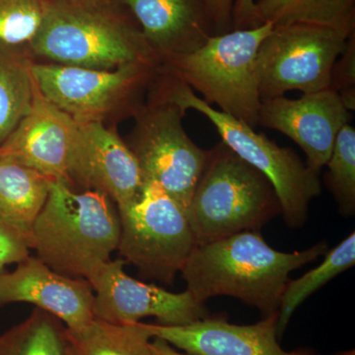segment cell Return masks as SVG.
<instances>
[{
    "instance_id": "cell-17",
    "label": "cell",
    "mask_w": 355,
    "mask_h": 355,
    "mask_svg": "<svg viewBox=\"0 0 355 355\" xmlns=\"http://www.w3.org/2000/svg\"><path fill=\"white\" fill-rule=\"evenodd\" d=\"M120 1L139 23L159 64L197 51L216 35L203 0Z\"/></svg>"
},
{
    "instance_id": "cell-2",
    "label": "cell",
    "mask_w": 355,
    "mask_h": 355,
    "mask_svg": "<svg viewBox=\"0 0 355 355\" xmlns=\"http://www.w3.org/2000/svg\"><path fill=\"white\" fill-rule=\"evenodd\" d=\"M120 236V214L111 198L55 180L28 238L37 258L51 270L89 282L112 260Z\"/></svg>"
},
{
    "instance_id": "cell-18",
    "label": "cell",
    "mask_w": 355,
    "mask_h": 355,
    "mask_svg": "<svg viewBox=\"0 0 355 355\" xmlns=\"http://www.w3.org/2000/svg\"><path fill=\"white\" fill-rule=\"evenodd\" d=\"M53 181L29 166L0 154V219L29 237Z\"/></svg>"
},
{
    "instance_id": "cell-10",
    "label": "cell",
    "mask_w": 355,
    "mask_h": 355,
    "mask_svg": "<svg viewBox=\"0 0 355 355\" xmlns=\"http://www.w3.org/2000/svg\"><path fill=\"white\" fill-rule=\"evenodd\" d=\"M347 40L319 26L273 27L257 53L261 99L280 97L291 90L312 94L330 88L331 70Z\"/></svg>"
},
{
    "instance_id": "cell-3",
    "label": "cell",
    "mask_w": 355,
    "mask_h": 355,
    "mask_svg": "<svg viewBox=\"0 0 355 355\" xmlns=\"http://www.w3.org/2000/svg\"><path fill=\"white\" fill-rule=\"evenodd\" d=\"M34 62L112 70L132 62L159 64L139 27L111 6L46 0L43 22L29 46Z\"/></svg>"
},
{
    "instance_id": "cell-7",
    "label": "cell",
    "mask_w": 355,
    "mask_h": 355,
    "mask_svg": "<svg viewBox=\"0 0 355 355\" xmlns=\"http://www.w3.org/2000/svg\"><path fill=\"white\" fill-rule=\"evenodd\" d=\"M159 67L139 62L97 70L34 62L32 72L40 93L77 123L116 128L144 107Z\"/></svg>"
},
{
    "instance_id": "cell-32",
    "label": "cell",
    "mask_w": 355,
    "mask_h": 355,
    "mask_svg": "<svg viewBox=\"0 0 355 355\" xmlns=\"http://www.w3.org/2000/svg\"><path fill=\"white\" fill-rule=\"evenodd\" d=\"M336 355H354V350H347V352H340Z\"/></svg>"
},
{
    "instance_id": "cell-15",
    "label": "cell",
    "mask_w": 355,
    "mask_h": 355,
    "mask_svg": "<svg viewBox=\"0 0 355 355\" xmlns=\"http://www.w3.org/2000/svg\"><path fill=\"white\" fill-rule=\"evenodd\" d=\"M277 316L279 312L253 324L209 317L184 326L142 324L151 338H161L188 355H315L308 349L287 352L280 347Z\"/></svg>"
},
{
    "instance_id": "cell-23",
    "label": "cell",
    "mask_w": 355,
    "mask_h": 355,
    "mask_svg": "<svg viewBox=\"0 0 355 355\" xmlns=\"http://www.w3.org/2000/svg\"><path fill=\"white\" fill-rule=\"evenodd\" d=\"M355 263V234L352 233L338 246L327 252L324 261L300 279L288 280L279 308L277 336L284 335L292 315L318 289Z\"/></svg>"
},
{
    "instance_id": "cell-5",
    "label": "cell",
    "mask_w": 355,
    "mask_h": 355,
    "mask_svg": "<svg viewBox=\"0 0 355 355\" xmlns=\"http://www.w3.org/2000/svg\"><path fill=\"white\" fill-rule=\"evenodd\" d=\"M277 214L279 202L266 176L223 142L210 149L187 210L197 245L258 231Z\"/></svg>"
},
{
    "instance_id": "cell-11",
    "label": "cell",
    "mask_w": 355,
    "mask_h": 355,
    "mask_svg": "<svg viewBox=\"0 0 355 355\" xmlns=\"http://www.w3.org/2000/svg\"><path fill=\"white\" fill-rule=\"evenodd\" d=\"M65 183L73 190L101 193L123 211L139 198L146 182L137 159L116 128L101 123H78Z\"/></svg>"
},
{
    "instance_id": "cell-20",
    "label": "cell",
    "mask_w": 355,
    "mask_h": 355,
    "mask_svg": "<svg viewBox=\"0 0 355 355\" xmlns=\"http://www.w3.org/2000/svg\"><path fill=\"white\" fill-rule=\"evenodd\" d=\"M29 51L0 43V146L31 110L37 85Z\"/></svg>"
},
{
    "instance_id": "cell-30",
    "label": "cell",
    "mask_w": 355,
    "mask_h": 355,
    "mask_svg": "<svg viewBox=\"0 0 355 355\" xmlns=\"http://www.w3.org/2000/svg\"><path fill=\"white\" fill-rule=\"evenodd\" d=\"M150 349L153 355H188L158 338L151 340Z\"/></svg>"
},
{
    "instance_id": "cell-1",
    "label": "cell",
    "mask_w": 355,
    "mask_h": 355,
    "mask_svg": "<svg viewBox=\"0 0 355 355\" xmlns=\"http://www.w3.org/2000/svg\"><path fill=\"white\" fill-rule=\"evenodd\" d=\"M327 252L323 241L304 251L284 253L272 249L259 231H244L197 245L181 273L187 291L200 302L231 296L268 317L279 312L289 275Z\"/></svg>"
},
{
    "instance_id": "cell-9",
    "label": "cell",
    "mask_w": 355,
    "mask_h": 355,
    "mask_svg": "<svg viewBox=\"0 0 355 355\" xmlns=\"http://www.w3.org/2000/svg\"><path fill=\"white\" fill-rule=\"evenodd\" d=\"M121 260L146 279L172 284L197 246L186 212L155 182H146L139 198L119 211Z\"/></svg>"
},
{
    "instance_id": "cell-26",
    "label": "cell",
    "mask_w": 355,
    "mask_h": 355,
    "mask_svg": "<svg viewBox=\"0 0 355 355\" xmlns=\"http://www.w3.org/2000/svg\"><path fill=\"white\" fill-rule=\"evenodd\" d=\"M355 32L347 38L345 49L336 60L331 76V90L340 96L347 111L355 110Z\"/></svg>"
},
{
    "instance_id": "cell-13",
    "label": "cell",
    "mask_w": 355,
    "mask_h": 355,
    "mask_svg": "<svg viewBox=\"0 0 355 355\" xmlns=\"http://www.w3.org/2000/svg\"><path fill=\"white\" fill-rule=\"evenodd\" d=\"M349 120V111L340 96L327 89L298 99L280 96L261 100L259 125L293 140L304 151L308 167L320 174L331 157L338 132Z\"/></svg>"
},
{
    "instance_id": "cell-6",
    "label": "cell",
    "mask_w": 355,
    "mask_h": 355,
    "mask_svg": "<svg viewBox=\"0 0 355 355\" xmlns=\"http://www.w3.org/2000/svg\"><path fill=\"white\" fill-rule=\"evenodd\" d=\"M272 28L265 23L214 35L202 48L170 58L160 69L200 92L207 104L256 130L261 105L257 53Z\"/></svg>"
},
{
    "instance_id": "cell-27",
    "label": "cell",
    "mask_w": 355,
    "mask_h": 355,
    "mask_svg": "<svg viewBox=\"0 0 355 355\" xmlns=\"http://www.w3.org/2000/svg\"><path fill=\"white\" fill-rule=\"evenodd\" d=\"M29 239L17 229L0 219V275L7 266L20 263L29 258Z\"/></svg>"
},
{
    "instance_id": "cell-25",
    "label": "cell",
    "mask_w": 355,
    "mask_h": 355,
    "mask_svg": "<svg viewBox=\"0 0 355 355\" xmlns=\"http://www.w3.org/2000/svg\"><path fill=\"white\" fill-rule=\"evenodd\" d=\"M44 8L46 0H0V43L29 51Z\"/></svg>"
},
{
    "instance_id": "cell-19",
    "label": "cell",
    "mask_w": 355,
    "mask_h": 355,
    "mask_svg": "<svg viewBox=\"0 0 355 355\" xmlns=\"http://www.w3.org/2000/svg\"><path fill=\"white\" fill-rule=\"evenodd\" d=\"M254 26L307 24L329 28L349 38L355 32V0H259Z\"/></svg>"
},
{
    "instance_id": "cell-29",
    "label": "cell",
    "mask_w": 355,
    "mask_h": 355,
    "mask_svg": "<svg viewBox=\"0 0 355 355\" xmlns=\"http://www.w3.org/2000/svg\"><path fill=\"white\" fill-rule=\"evenodd\" d=\"M254 0H236L233 7L232 30L251 29L254 22Z\"/></svg>"
},
{
    "instance_id": "cell-21",
    "label": "cell",
    "mask_w": 355,
    "mask_h": 355,
    "mask_svg": "<svg viewBox=\"0 0 355 355\" xmlns=\"http://www.w3.org/2000/svg\"><path fill=\"white\" fill-rule=\"evenodd\" d=\"M71 355H153V338L142 322L114 324L93 320L76 330L67 328Z\"/></svg>"
},
{
    "instance_id": "cell-8",
    "label": "cell",
    "mask_w": 355,
    "mask_h": 355,
    "mask_svg": "<svg viewBox=\"0 0 355 355\" xmlns=\"http://www.w3.org/2000/svg\"><path fill=\"white\" fill-rule=\"evenodd\" d=\"M184 114L176 105L148 90L125 141L139 163L144 182L160 184L187 214L210 149L200 148L187 135L182 123Z\"/></svg>"
},
{
    "instance_id": "cell-22",
    "label": "cell",
    "mask_w": 355,
    "mask_h": 355,
    "mask_svg": "<svg viewBox=\"0 0 355 355\" xmlns=\"http://www.w3.org/2000/svg\"><path fill=\"white\" fill-rule=\"evenodd\" d=\"M0 355H71L67 327L35 308L24 321L0 335Z\"/></svg>"
},
{
    "instance_id": "cell-28",
    "label": "cell",
    "mask_w": 355,
    "mask_h": 355,
    "mask_svg": "<svg viewBox=\"0 0 355 355\" xmlns=\"http://www.w3.org/2000/svg\"><path fill=\"white\" fill-rule=\"evenodd\" d=\"M214 28V34L232 31V14L235 0H203Z\"/></svg>"
},
{
    "instance_id": "cell-31",
    "label": "cell",
    "mask_w": 355,
    "mask_h": 355,
    "mask_svg": "<svg viewBox=\"0 0 355 355\" xmlns=\"http://www.w3.org/2000/svg\"><path fill=\"white\" fill-rule=\"evenodd\" d=\"M57 3L71 4L81 6H111L113 0H48Z\"/></svg>"
},
{
    "instance_id": "cell-24",
    "label": "cell",
    "mask_w": 355,
    "mask_h": 355,
    "mask_svg": "<svg viewBox=\"0 0 355 355\" xmlns=\"http://www.w3.org/2000/svg\"><path fill=\"white\" fill-rule=\"evenodd\" d=\"M324 180L333 193L340 214L354 216L355 211V130L347 123L336 137Z\"/></svg>"
},
{
    "instance_id": "cell-12",
    "label": "cell",
    "mask_w": 355,
    "mask_h": 355,
    "mask_svg": "<svg viewBox=\"0 0 355 355\" xmlns=\"http://www.w3.org/2000/svg\"><path fill=\"white\" fill-rule=\"evenodd\" d=\"M125 261L111 260L89 279L94 291V318L114 324H130L154 317L162 326H184L209 317L205 303L188 291L174 293L132 279Z\"/></svg>"
},
{
    "instance_id": "cell-4",
    "label": "cell",
    "mask_w": 355,
    "mask_h": 355,
    "mask_svg": "<svg viewBox=\"0 0 355 355\" xmlns=\"http://www.w3.org/2000/svg\"><path fill=\"white\" fill-rule=\"evenodd\" d=\"M149 90L176 105L184 113L187 110H195L207 116L220 135L221 142L272 184L287 225L298 228L305 223L310 202L321 195L322 184L320 174L311 170L297 154L279 147L233 116L212 108L198 97L190 86L164 70L159 69Z\"/></svg>"
},
{
    "instance_id": "cell-16",
    "label": "cell",
    "mask_w": 355,
    "mask_h": 355,
    "mask_svg": "<svg viewBox=\"0 0 355 355\" xmlns=\"http://www.w3.org/2000/svg\"><path fill=\"white\" fill-rule=\"evenodd\" d=\"M77 128L78 123L48 101L37 87L31 110L0 146V154L55 181L65 182Z\"/></svg>"
},
{
    "instance_id": "cell-14",
    "label": "cell",
    "mask_w": 355,
    "mask_h": 355,
    "mask_svg": "<svg viewBox=\"0 0 355 355\" xmlns=\"http://www.w3.org/2000/svg\"><path fill=\"white\" fill-rule=\"evenodd\" d=\"M94 291L87 279L51 270L37 257L0 275V307L29 303L50 313L69 330L83 328L94 318Z\"/></svg>"
}]
</instances>
